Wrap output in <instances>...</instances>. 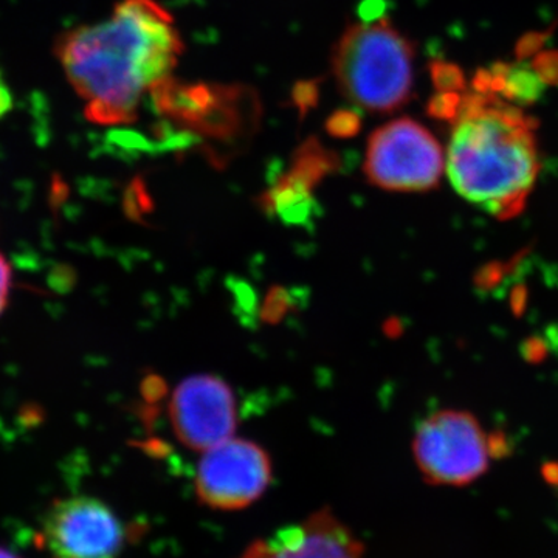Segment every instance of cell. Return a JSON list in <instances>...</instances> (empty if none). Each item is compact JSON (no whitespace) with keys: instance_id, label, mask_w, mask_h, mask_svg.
<instances>
[{"instance_id":"2","label":"cell","mask_w":558,"mask_h":558,"mask_svg":"<svg viewBox=\"0 0 558 558\" xmlns=\"http://www.w3.org/2000/svg\"><path fill=\"white\" fill-rule=\"evenodd\" d=\"M537 123L490 84L459 98L447 148L454 191L498 219L519 215L537 183Z\"/></svg>"},{"instance_id":"10","label":"cell","mask_w":558,"mask_h":558,"mask_svg":"<svg viewBox=\"0 0 558 558\" xmlns=\"http://www.w3.org/2000/svg\"><path fill=\"white\" fill-rule=\"evenodd\" d=\"M238 558H365L362 542L329 509L250 543Z\"/></svg>"},{"instance_id":"5","label":"cell","mask_w":558,"mask_h":558,"mask_svg":"<svg viewBox=\"0 0 558 558\" xmlns=\"http://www.w3.org/2000/svg\"><path fill=\"white\" fill-rule=\"evenodd\" d=\"M442 148L435 135L413 119L389 121L369 137L365 171L371 185L395 193H425L442 179Z\"/></svg>"},{"instance_id":"15","label":"cell","mask_w":558,"mask_h":558,"mask_svg":"<svg viewBox=\"0 0 558 558\" xmlns=\"http://www.w3.org/2000/svg\"><path fill=\"white\" fill-rule=\"evenodd\" d=\"M0 558H24V557L20 556V554H17V553H14V550L5 548V546H0Z\"/></svg>"},{"instance_id":"3","label":"cell","mask_w":558,"mask_h":558,"mask_svg":"<svg viewBox=\"0 0 558 558\" xmlns=\"http://www.w3.org/2000/svg\"><path fill=\"white\" fill-rule=\"evenodd\" d=\"M332 72L352 105L391 113L413 95L414 46L385 17L357 22L337 40Z\"/></svg>"},{"instance_id":"12","label":"cell","mask_w":558,"mask_h":558,"mask_svg":"<svg viewBox=\"0 0 558 558\" xmlns=\"http://www.w3.org/2000/svg\"><path fill=\"white\" fill-rule=\"evenodd\" d=\"M326 128L336 137H351L359 131V117L351 112H337L330 117Z\"/></svg>"},{"instance_id":"9","label":"cell","mask_w":558,"mask_h":558,"mask_svg":"<svg viewBox=\"0 0 558 558\" xmlns=\"http://www.w3.org/2000/svg\"><path fill=\"white\" fill-rule=\"evenodd\" d=\"M170 416L180 442L204 453L233 438L238 424L233 389L209 374L189 377L172 395Z\"/></svg>"},{"instance_id":"4","label":"cell","mask_w":558,"mask_h":558,"mask_svg":"<svg viewBox=\"0 0 558 558\" xmlns=\"http://www.w3.org/2000/svg\"><path fill=\"white\" fill-rule=\"evenodd\" d=\"M505 449L468 411L440 410L418 424L413 457L422 476L435 486L475 483Z\"/></svg>"},{"instance_id":"13","label":"cell","mask_w":558,"mask_h":558,"mask_svg":"<svg viewBox=\"0 0 558 558\" xmlns=\"http://www.w3.org/2000/svg\"><path fill=\"white\" fill-rule=\"evenodd\" d=\"M13 270L9 260L0 255V315L5 311L7 304H9L11 284H13Z\"/></svg>"},{"instance_id":"1","label":"cell","mask_w":558,"mask_h":558,"mask_svg":"<svg viewBox=\"0 0 558 558\" xmlns=\"http://www.w3.org/2000/svg\"><path fill=\"white\" fill-rule=\"evenodd\" d=\"M182 51L174 17L157 0H123L109 20L73 28L57 44L65 76L95 124L137 120L142 98L171 78Z\"/></svg>"},{"instance_id":"14","label":"cell","mask_w":558,"mask_h":558,"mask_svg":"<svg viewBox=\"0 0 558 558\" xmlns=\"http://www.w3.org/2000/svg\"><path fill=\"white\" fill-rule=\"evenodd\" d=\"M11 109H13V95H11L9 84L5 83L2 72H0V119L7 116Z\"/></svg>"},{"instance_id":"6","label":"cell","mask_w":558,"mask_h":558,"mask_svg":"<svg viewBox=\"0 0 558 558\" xmlns=\"http://www.w3.org/2000/svg\"><path fill=\"white\" fill-rule=\"evenodd\" d=\"M150 95L161 116L204 137H234L258 123V100L245 87L182 84L168 78Z\"/></svg>"},{"instance_id":"7","label":"cell","mask_w":558,"mask_h":558,"mask_svg":"<svg viewBox=\"0 0 558 558\" xmlns=\"http://www.w3.org/2000/svg\"><path fill=\"white\" fill-rule=\"evenodd\" d=\"M269 453L247 439L230 438L205 450L196 472L202 505L216 510H240L263 497L271 483Z\"/></svg>"},{"instance_id":"8","label":"cell","mask_w":558,"mask_h":558,"mask_svg":"<svg viewBox=\"0 0 558 558\" xmlns=\"http://www.w3.org/2000/svg\"><path fill=\"white\" fill-rule=\"evenodd\" d=\"M44 543L58 558H119L128 532L120 517L100 499H57L43 520Z\"/></svg>"},{"instance_id":"11","label":"cell","mask_w":558,"mask_h":558,"mask_svg":"<svg viewBox=\"0 0 558 558\" xmlns=\"http://www.w3.org/2000/svg\"><path fill=\"white\" fill-rule=\"evenodd\" d=\"M337 156L317 138L307 140L296 150L292 168L267 194V204L284 219L306 218L311 211V191L336 170Z\"/></svg>"}]
</instances>
